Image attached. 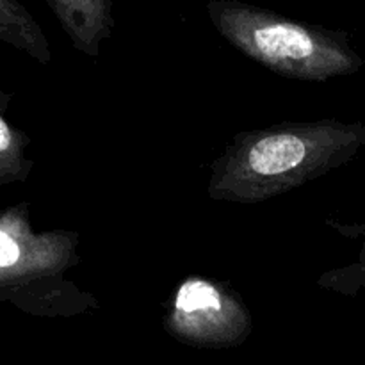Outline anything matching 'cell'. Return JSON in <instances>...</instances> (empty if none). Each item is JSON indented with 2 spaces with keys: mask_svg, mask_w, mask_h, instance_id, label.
<instances>
[{
  "mask_svg": "<svg viewBox=\"0 0 365 365\" xmlns=\"http://www.w3.org/2000/svg\"><path fill=\"white\" fill-rule=\"evenodd\" d=\"M364 139L360 125L335 121L246 134L216 164L210 196L230 202H262L337 168Z\"/></svg>",
  "mask_w": 365,
  "mask_h": 365,
  "instance_id": "cell-1",
  "label": "cell"
},
{
  "mask_svg": "<svg viewBox=\"0 0 365 365\" xmlns=\"http://www.w3.org/2000/svg\"><path fill=\"white\" fill-rule=\"evenodd\" d=\"M207 11L214 27L235 48L285 77L327 81L360 66V59L337 32L237 0H210Z\"/></svg>",
  "mask_w": 365,
  "mask_h": 365,
  "instance_id": "cell-2",
  "label": "cell"
},
{
  "mask_svg": "<svg viewBox=\"0 0 365 365\" xmlns=\"http://www.w3.org/2000/svg\"><path fill=\"white\" fill-rule=\"evenodd\" d=\"M171 330L198 344H228L246 334L248 316L220 285L189 278L175 298Z\"/></svg>",
  "mask_w": 365,
  "mask_h": 365,
  "instance_id": "cell-3",
  "label": "cell"
},
{
  "mask_svg": "<svg viewBox=\"0 0 365 365\" xmlns=\"http://www.w3.org/2000/svg\"><path fill=\"white\" fill-rule=\"evenodd\" d=\"M70 239L61 235H32L18 210H7L0 223V269L4 284L11 278L57 271L68 262Z\"/></svg>",
  "mask_w": 365,
  "mask_h": 365,
  "instance_id": "cell-4",
  "label": "cell"
},
{
  "mask_svg": "<svg viewBox=\"0 0 365 365\" xmlns=\"http://www.w3.org/2000/svg\"><path fill=\"white\" fill-rule=\"evenodd\" d=\"M71 43L96 56L113 31V0H46Z\"/></svg>",
  "mask_w": 365,
  "mask_h": 365,
  "instance_id": "cell-5",
  "label": "cell"
},
{
  "mask_svg": "<svg viewBox=\"0 0 365 365\" xmlns=\"http://www.w3.org/2000/svg\"><path fill=\"white\" fill-rule=\"evenodd\" d=\"M0 38L27 50L43 63L50 59L41 29L18 0H0Z\"/></svg>",
  "mask_w": 365,
  "mask_h": 365,
  "instance_id": "cell-6",
  "label": "cell"
},
{
  "mask_svg": "<svg viewBox=\"0 0 365 365\" xmlns=\"http://www.w3.org/2000/svg\"><path fill=\"white\" fill-rule=\"evenodd\" d=\"M27 145V139L20 132L13 130L6 120L0 121V173L2 182L24 180L31 164L21 159V146Z\"/></svg>",
  "mask_w": 365,
  "mask_h": 365,
  "instance_id": "cell-7",
  "label": "cell"
}]
</instances>
